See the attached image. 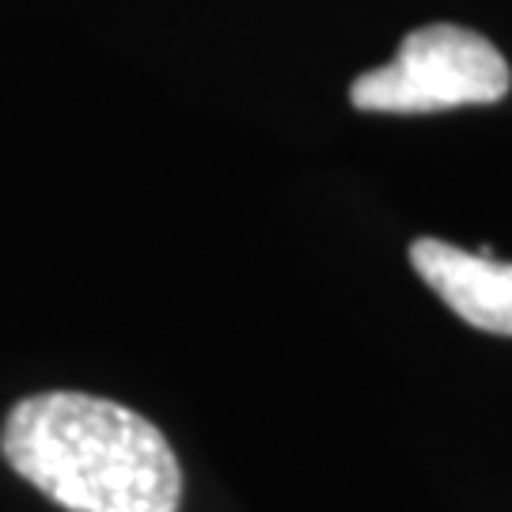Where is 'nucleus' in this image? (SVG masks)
I'll list each match as a JSON object with an SVG mask.
<instances>
[{
	"mask_svg": "<svg viewBox=\"0 0 512 512\" xmlns=\"http://www.w3.org/2000/svg\"><path fill=\"white\" fill-rule=\"evenodd\" d=\"M0 452L19 478L69 512H179L183 471L137 410L46 391L8 410Z\"/></svg>",
	"mask_w": 512,
	"mask_h": 512,
	"instance_id": "f257e3e1",
	"label": "nucleus"
},
{
	"mask_svg": "<svg viewBox=\"0 0 512 512\" xmlns=\"http://www.w3.org/2000/svg\"><path fill=\"white\" fill-rule=\"evenodd\" d=\"M509 84V65L490 38L456 23H429L403 38L391 65L357 76L349 103L376 114H433L497 103Z\"/></svg>",
	"mask_w": 512,
	"mask_h": 512,
	"instance_id": "f03ea898",
	"label": "nucleus"
},
{
	"mask_svg": "<svg viewBox=\"0 0 512 512\" xmlns=\"http://www.w3.org/2000/svg\"><path fill=\"white\" fill-rule=\"evenodd\" d=\"M410 266L463 323L512 338V262L490 251L471 255L452 243L421 236L410 243Z\"/></svg>",
	"mask_w": 512,
	"mask_h": 512,
	"instance_id": "7ed1b4c3",
	"label": "nucleus"
}]
</instances>
